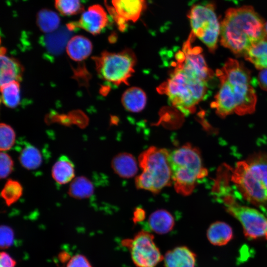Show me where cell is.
<instances>
[{
	"mask_svg": "<svg viewBox=\"0 0 267 267\" xmlns=\"http://www.w3.org/2000/svg\"><path fill=\"white\" fill-rule=\"evenodd\" d=\"M169 155L166 149L155 146L139 155L138 163L142 172L135 178L137 188L158 193L172 182Z\"/></svg>",
	"mask_w": 267,
	"mask_h": 267,
	"instance_id": "5",
	"label": "cell"
},
{
	"mask_svg": "<svg viewBox=\"0 0 267 267\" xmlns=\"http://www.w3.org/2000/svg\"><path fill=\"white\" fill-rule=\"evenodd\" d=\"M216 75L229 84L235 102V113L244 115L254 112L257 95L250 84V72L243 65L229 58L221 69L217 70Z\"/></svg>",
	"mask_w": 267,
	"mask_h": 267,
	"instance_id": "6",
	"label": "cell"
},
{
	"mask_svg": "<svg viewBox=\"0 0 267 267\" xmlns=\"http://www.w3.org/2000/svg\"><path fill=\"white\" fill-rule=\"evenodd\" d=\"M123 246L130 252L131 259L136 267H155L163 261L159 248L150 232L141 230L132 239H124Z\"/></svg>",
	"mask_w": 267,
	"mask_h": 267,
	"instance_id": "10",
	"label": "cell"
},
{
	"mask_svg": "<svg viewBox=\"0 0 267 267\" xmlns=\"http://www.w3.org/2000/svg\"><path fill=\"white\" fill-rule=\"evenodd\" d=\"M244 56L257 69H267V39H265L253 45Z\"/></svg>",
	"mask_w": 267,
	"mask_h": 267,
	"instance_id": "24",
	"label": "cell"
},
{
	"mask_svg": "<svg viewBox=\"0 0 267 267\" xmlns=\"http://www.w3.org/2000/svg\"><path fill=\"white\" fill-rule=\"evenodd\" d=\"M19 161L21 165L28 170H34L42 165L43 159L40 151L31 144H27L20 152Z\"/></svg>",
	"mask_w": 267,
	"mask_h": 267,
	"instance_id": "25",
	"label": "cell"
},
{
	"mask_svg": "<svg viewBox=\"0 0 267 267\" xmlns=\"http://www.w3.org/2000/svg\"><path fill=\"white\" fill-rule=\"evenodd\" d=\"M75 166L67 156H60L53 165L51 176L59 184H65L75 178Z\"/></svg>",
	"mask_w": 267,
	"mask_h": 267,
	"instance_id": "18",
	"label": "cell"
},
{
	"mask_svg": "<svg viewBox=\"0 0 267 267\" xmlns=\"http://www.w3.org/2000/svg\"><path fill=\"white\" fill-rule=\"evenodd\" d=\"M1 88V100L4 105L10 108L17 107L20 102V88L18 81L7 84Z\"/></svg>",
	"mask_w": 267,
	"mask_h": 267,
	"instance_id": "27",
	"label": "cell"
},
{
	"mask_svg": "<svg viewBox=\"0 0 267 267\" xmlns=\"http://www.w3.org/2000/svg\"><path fill=\"white\" fill-rule=\"evenodd\" d=\"M93 60L99 77L115 85L128 84L129 79L134 72L136 57L131 49L117 53L104 51Z\"/></svg>",
	"mask_w": 267,
	"mask_h": 267,
	"instance_id": "7",
	"label": "cell"
},
{
	"mask_svg": "<svg viewBox=\"0 0 267 267\" xmlns=\"http://www.w3.org/2000/svg\"><path fill=\"white\" fill-rule=\"evenodd\" d=\"M36 23L41 31L50 33L58 28L60 19L55 12L48 9H43L37 14Z\"/></svg>",
	"mask_w": 267,
	"mask_h": 267,
	"instance_id": "26",
	"label": "cell"
},
{
	"mask_svg": "<svg viewBox=\"0 0 267 267\" xmlns=\"http://www.w3.org/2000/svg\"><path fill=\"white\" fill-rule=\"evenodd\" d=\"M0 247L2 249L10 247L14 240V232L12 229L7 225H1L0 227Z\"/></svg>",
	"mask_w": 267,
	"mask_h": 267,
	"instance_id": "32",
	"label": "cell"
},
{
	"mask_svg": "<svg viewBox=\"0 0 267 267\" xmlns=\"http://www.w3.org/2000/svg\"><path fill=\"white\" fill-rule=\"evenodd\" d=\"M14 166L13 161L6 151L0 153V178L4 179L12 173Z\"/></svg>",
	"mask_w": 267,
	"mask_h": 267,
	"instance_id": "31",
	"label": "cell"
},
{
	"mask_svg": "<svg viewBox=\"0 0 267 267\" xmlns=\"http://www.w3.org/2000/svg\"><path fill=\"white\" fill-rule=\"evenodd\" d=\"M6 50H0V87L14 82L20 81L23 73V67L16 59L6 55Z\"/></svg>",
	"mask_w": 267,
	"mask_h": 267,
	"instance_id": "14",
	"label": "cell"
},
{
	"mask_svg": "<svg viewBox=\"0 0 267 267\" xmlns=\"http://www.w3.org/2000/svg\"><path fill=\"white\" fill-rule=\"evenodd\" d=\"M169 160L175 189L183 196L189 195L198 180L207 175L199 149L191 144H185L170 153Z\"/></svg>",
	"mask_w": 267,
	"mask_h": 267,
	"instance_id": "4",
	"label": "cell"
},
{
	"mask_svg": "<svg viewBox=\"0 0 267 267\" xmlns=\"http://www.w3.org/2000/svg\"><path fill=\"white\" fill-rule=\"evenodd\" d=\"M108 22L106 11L101 5L96 4L84 10L78 21L68 23L67 28L69 31L79 28L96 35L101 33Z\"/></svg>",
	"mask_w": 267,
	"mask_h": 267,
	"instance_id": "12",
	"label": "cell"
},
{
	"mask_svg": "<svg viewBox=\"0 0 267 267\" xmlns=\"http://www.w3.org/2000/svg\"><path fill=\"white\" fill-rule=\"evenodd\" d=\"M257 81L262 89L267 90V69H262L259 72Z\"/></svg>",
	"mask_w": 267,
	"mask_h": 267,
	"instance_id": "35",
	"label": "cell"
},
{
	"mask_svg": "<svg viewBox=\"0 0 267 267\" xmlns=\"http://www.w3.org/2000/svg\"><path fill=\"white\" fill-rule=\"evenodd\" d=\"M112 4H106V7L121 31L128 22L137 21L147 6L146 0H112Z\"/></svg>",
	"mask_w": 267,
	"mask_h": 267,
	"instance_id": "11",
	"label": "cell"
},
{
	"mask_svg": "<svg viewBox=\"0 0 267 267\" xmlns=\"http://www.w3.org/2000/svg\"><path fill=\"white\" fill-rule=\"evenodd\" d=\"M231 180L248 202L267 209V153L260 152L237 162Z\"/></svg>",
	"mask_w": 267,
	"mask_h": 267,
	"instance_id": "2",
	"label": "cell"
},
{
	"mask_svg": "<svg viewBox=\"0 0 267 267\" xmlns=\"http://www.w3.org/2000/svg\"><path fill=\"white\" fill-rule=\"evenodd\" d=\"M225 209L241 224L245 236L249 240H267V217L256 209L237 202L226 194L222 197Z\"/></svg>",
	"mask_w": 267,
	"mask_h": 267,
	"instance_id": "9",
	"label": "cell"
},
{
	"mask_svg": "<svg viewBox=\"0 0 267 267\" xmlns=\"http://www.w3.org/2000/svg\"><path fill=\"white\" fill-rule=\"evenodd\" d=\"M220 88L215 96L211 107L215 109L218 115L224 118L235 113V102L229 84L225 80H220Z\"/></svg>",
	"mask_w": 267,
	"mask_h": 267,
	"instance_id": "13",
	"label": "cell"
},
{
	"mask_svg": "<svg viewBox=\"0 0 267 267\" xmlns=\"http://www.w3.org/2000/svg\"><path fill=\"white\" fill-rule=\"evenodd\" d=\"M265 22L251 6L230 8L220 24L221 44L237 55H244L266 39Z\"/></svg>",
	"mask_w": 267,
	"mask_h": 267,
	"instance_id": "1",
	"label": "cell"
},
{
	"mask_svg": "<svg viewBox=\"0 0 267 267\" xmlns=\"http://www.w3.org/2000/svg\"><path fill=\"white\" fill-rule=\"evenodd\" d=\"M71 258L70 255L66 251H61L58 255V259L61 264L67 263Z\"/></svg>",
	"mask_w": 267,
	"mask_h": 267,
	"instance_id": "37",
	"label": "cell"
},
{
	"mask_svg": "<svg viewBox=\"0 0 267 267\" xmlns=\"http://www.w3.org/2000/svg\"><path fill=\"white\" fill-rule=\"evenodd\" d=\"M92 45L86 37L77 35L69 39L66 47L68 56L74 61H82L91 53Z\"/></svg>",
	"mask_w": 267,
	"mask_h": 267,
	"instance_id": "17",
	"label": "cell"
},
{
	"mask_svg": "<svg viewBox=\"0 0 267 267\" xmlns=\"http://www.w3.org/2000/svg\"><path fill=\"white\" fill-rule=\"evenodd\" d=\"M66 267H92L88 259L84 255H76L67 263Z\"/></svg>",
	"mask_w": 267,
	"mask_h": 267,
	"instance_id": "33",
	"label": "cell"
},
{
	"mask_svg": "<svg viewBox=\"0 0 267 267\" xmlns=\"http://www.w3.org/2000/svg\"><path fill=\"white\" fill-rule=\"evenodd\" d=\"M206 236L211 244L222 246L232 239L233 234L229 225L224 222L217 221L210 225L207 230Z\"/></svg>",
	"mask_w": 267,
	"mask_h": 267,
	"instance_id": "19",
	"label": "cell"
},
{
	"mask_svg": "<svg viewBox=\"0 0 267 267\" xmlns=\"http://www.w3.org/2000/svg\"><path fill=\"white\" fill-rule=\"evenodd\" d=\"M150 228L159 234H165L171 231L175 225L173 215L165 209H159L150 215L148 218Z\"/></svg>",
	"mask_w": 267,
	"mask_h": 267,
	"instance_id": "20",
	"label": "cell"
},
{
	"mask_svg": "<svg viewBox=\"0 0 267 267\" xmlns=\"http://www.w3.org/2000/svg\"><path fill=\"white\" fill-rule=\"evenodd\" d=\"M23 188L17 180L8 179L1 191L0 196L7 206L16 202L22 195Z\"/></svg>",
	"mask_w": 267,
	"mask_h": 267,
	"instance_id": "28",
	"label": "cell"
},
{
	"mask_svg": "<svg viewBox=\"0 0 267 267\" xmlns=\"http://www.w3.org/2000/svg\"><path fill=\"white\" fill-rule=\"evenodd\" d=\"M54 5L63 16L74 15L84 11L80 0H55Z\"/></svg>",
	"mask_w": 267,
	"mask_h": 267,
	"instance_id": "29",
	"label": "cell"
},
{
	"mask_svg": "<svg viewBox=\"0 0 267 267\" xmlns=\"http://www.w3.org/2000/svg\"><path fill=\"white\" fill-rule=\"evenodd\" d=\"M111 165L115 173L123 178H132L138 171L136 159L131 154L127 152L115 155L112 159Z\"/></svg>",
	"mask_w": 267,
	"mask_h": 267,
	"instance_id": "16",
	"label": "cell"
},
{
	"mask_svg": "<svg viewBox=\"0 0 267 267\" xmlns=\"http://www.w3.org/2000/svg\"><path fill=\"white\" fill-rule=\"evenodd\" d=\"M16 134L13 129L9 125L1 123L0 125V150L6 151L14 145Z\"/></svg>",
	"mask_w": 267,
	"mask_h": 267,
	"instance_id": "30",
	"label": "cell"
},
{
	"mask_svg": "<svg viewBox=\"0 0 267 267\" xmlns=\"http://www.w3.org/2000/svg\"><path fill=\"white\" fill-rule=\"evenodd\" d=\"M187 17L191 29L190 34L199 39L213 53L217 47L220 24L213 3L193 5Z\"/></svg>",
	"mask_w": 267,
	"mask_h": 267,
	"instance_id": "8",
	"label": "cell"
},
{
	"mask_svg": "<svg viewBox=\"0 0 267 267\" xmlns=\"http://www.w3.org/2000/svg\"><path fill=\"white\" fill-rule=\"evenodd\" d=\"M54 32L45 36L42 43L48 53L58 55L63 51L67 45L70 34L67 31L63 30Z\"/></svg>",
	"mask_w": 267,
	"mask_h": 267,
	"instance_id": "21",
	"label": "cell"
},
{
	"mask_svg": "<svg viewBox=\"0 0 267 267\" xmlns=\"http://www.w3.org/2000/svg\"><path fill=\"white\" fill-rule=\"evenodd\" d=\"M94 191V187L92 182L85 176L75 178L69 186L68 195L76 199H84L91 196Z\"/></svg>",
	"mask_w": 267,
	"mask_h": 267,
	"instance_id": "23",
	"label": "cell"
},
{
	"mask_svg": "<svg viewBox=\"0 0 267 267\" xmlns=\"http://www.w3.org/2000/svg\"><path fill=\"white\" fill-rule=\"evenodd\" d=\"M265 29L266 33V39H267V22L265 23Z\"/></svg>",
	"mask_w": 267,
	"mask_h": 267,
	"instance_id": "38",
	"label": "cell"
},
{
	"mask_svg": "<svg viewBox=\"0 0 267 267\" xmlns=\"http://www.w3.org/2000/svg\"><path fill=\"white\" fill-rule=\"evenodd\" d=\"M172 104L184 114L193 113L207 92V83L176 63L170 78L159 88Z\"/></svg>",
	"mask_w": 267,
	"mask_h": 267,
	"instance_id": "3",
	"label": "cell"
},
{
	"mask_svg": "<svg viewBox=\"0 0 267 267\" xmlns=\"http://www.w3.org/2000/svg\"><path fill=\"white\" fill-rule=\"evenodd\" d=\"M16 264V261L8 253L0 252V267H15Z\"/></svg>",
	"mask_w": 267,
	"mask_h": 267,
	"instance_id": "34",
	"label": "cell"
},
{
	"mask_svg": "<svg viewBox=\"0 0 267 267\" xmlns=\"http://www.w3.org/2000/svg\"><path fill=\"white\" fill-rule=\"evenodd\" d=\"M164 267H195L196 255L185 246L176 247L164 256Z\"/></svg>",
	"mask_w": 267,
	"mask_h": 267,
	"instance_id": "15",
	"label": "cell"
},
{
	"mask_svg": "<svg viewBox=\"0 0 267 267\" xmlns=\"http://www.w3.org/2000/svg\"><path fill=\"white\" fill-rule=\"evenodd\" d=\"M145 217V213L142 209H136L134 213L133 221L134 223L142 221Z\"/></svg>",
	"mask_w": 267,
	"mask_h": 267,
	"instance_id": "36",
	"label": "cell"
},
{
	"mask_svg": "<svg viewBox=\"0 0 267 267\" xmlns=\"http://www.w3.org/2000/svg\"><path fill=\"white\" fill-rule=\"evenodd\" d=\"M122 102L127 110L134 113L139 112L145 106L146 95L141 89L132 87L124 92Z\"/></svg>",
	"mask_w": 267,
	"mask_h": 267,
	"instance_id": "22",
	"label": "cell"
}]
</instances>
